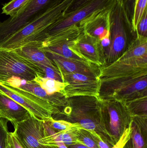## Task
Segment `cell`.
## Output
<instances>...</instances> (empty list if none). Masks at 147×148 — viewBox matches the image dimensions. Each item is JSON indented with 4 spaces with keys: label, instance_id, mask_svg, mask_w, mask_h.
<instances>
[{
    "label": "cell",
    "instance_id": "1",
    "mask_svg": "<svg viewBox=\"0 0 147 148\" xmlns=\"http://www.w3.org/2000/svg\"><path fill=\"white\" fill-rule=\"evenodd\" d=\"M58 115L65 116V120L67 121L77 123L92 135L99 136L112 147L115 144L104 127L98 97L75 96L67 98L66 105Z\"/></svg>",
    "mask_w": 147,
    "mask_h": 148
},
{
    "label": "cell",
    "instance_id": "2",
    "mask_svg": "<svg viewBox=\"0 0 147 148\" xmlns=\"http://www.w3.org/2000/svg\"><path fill=\"white\" fill-rule=\"evenodd\" d=\"M72 0H62L40 17L23 27L0 45V48L13 50L31 42H43L50 27L63 17Z\"/></svg>",
    "mask_w": 147,
    "mask_h": 148
},
{
    "label": "cell",
    "instance_id": "3",
    "mask_svg": "<svg viewBox=\"0 0 147 148\" xmlns=\"http://www.w3.org/2000/svg\"><path fill=\"white\" fill-rule=\"evenodd\" d=\"M110 32V44L104 50L105 66L120 58L137 37V34L133 29L121 0H115L112 7Z\"/></svg>",
    "mask_w": 147,
    "mask_h": 148
},
{
    "label": "cell",
    "instance_id": "4",
    "mask_svg": "<svg viewBox=\"0 0 147 148\" xmlns=\"http://www.w3.org/2000/svg\"><path fill=\"white\" fill-rule=\"evenodd\" d=\"M147 69V37L137 35L129 48L117 60L99 68L101 82Z\"/></svg>",
    "mask_w": 147,
    "mask_h": 148
},
{
    "label": "cell",
    "instance_id": "5",
    "mask_svg": "<svg viewBox=\"0 0 147 148\" xmlns=\"http://www.w3.org/2000/svg\"><path fill=\"white\" fill-rule=\"evenodd\" d=\"M147 96V69L101 82L98 98L127 103Z\"/></svg>",
    "mask_w": 147,
    "mask_h": 148
},
{
    "label": "cell",
    "instance_id": "6",
    "mask_svg": "<svg viewBox=\"0 0 147 148\" xmlns=\"http://www.w3.org/2000/svg\"><path fill=\"white\" fill-rule=\"evenodd\" d=\"M62 1L31 0L16 15L10 16L4 21H0V45Z\"/></svg>",
    "mask_w": 147,
    "mask_h": 148
},
{
    "label": "cell",
    "instance_id": "7",
    "mask_svg": "<svg viewBox=\"0 0 147 148\" xmlns=\"http://www.w3.org/2000/svg\"><path fill=\"white\" fill-rule=\"evenodd\" d=\"M99 100L104 127L116 144L131 125L132 116L123 102L114 99Z\"/></svg>",
    "mask_w": 147,
    "mask_h": 148
},
{
    "label": "cell",
    "instance_id": "8",
    "mask_svg": "<svg viewBox=\"0 0 147 148\" xmlns=\"http://www.w3.org/2000/svg\"><path fill=\"white\" fill-rule=\"evenodd\" d=\"M0 92L13 99L25 108L32 115L45 120L60 114L62 110L20 88L7 83L0 82Z\"/></svg>",
    "mask_w": 147,
    "mask_h": 148
},
{
    "label": "cell",
    "instance_id": "9",
    "mask_svg": "<svg viewBox=\"0 0 147 148\" xmlns=\"http://www.w3.org/2000/svg\"><path fill=\"white\" fill-rule=\"evenodd\" d=\"M39 72L12 50L0 48V82H7L12 77L33 80Z\"/></svg>",
    "mask_w": 147,
    "mask_h": 148
},
{
    "label": "cell",
    "instance_id": "10",
    "mask_svg": "<svg viewBox=\"0 0 147 148\" xmlns=\"http://www.w3.org/2000/svg\"><path fill=\"white\" fill-rule=\"evenodd\" d=\"M63 82L68 85L61 93L66 98L75 96L98 97L101 81L98 76L74 73L61 75Z\"/></svg>",
    "mask_w": 147,
    "mask_h": 148
},
{
    "label": "cell",
    "instance_id": "11",
    "mask_svg": "<svg viewBox=\"0 0 147 148\" xmlns=\"http://www.w3.org/2000/svg\"><path fill=\"white\" fill-rule=\"evenodd\" d=\"M68 46L75 55L83 60L99 67L106 65L104 50L100 41L89 35L81 31Z\"/></svg>",
    "mask_w": 147,
    "mask_h": 148
},
{
    "label": "cell",
    "instance_id": "12",
    "mask_svg": "<svg viewBox=\"0 0 147 148\" xmlns=\"http://www.w3.org/2000/svg\"><path fill=\"white\" fill-rule=\"evenodd\" d=\"M115 0H90L85 4L73 12L64 15L59 19L45 34L44 41L47 37L69 27L78 25L81 21L97 10L110 7Z\"/></svg>",
    "mask_w": 147,
    "mask_h": 148
},
{
    "label": "cell",
    "instance_id": "13",
    "mask_svg": "<svg viewBox=\"0 0 147 148\" xmlns=\"http://www.w3.org/2000/svg\"><path fill=\"white\" fill-rule=\"evenodd\" d=\"M14 128L16 134L26 148H58L57 145H47L41 142L45 135L43 120L31 115Z\"/></svg>",
    "mask_w": 147,
    "mask_h": 148
},
{
    "label": "cell",
    "instance_id": "14",
    "mask_svg": "<svg viewBox=\"0 0 147 148\" xmlns=\"http://www.w3.org/2000/svg\"><path fill=\"white\" fill-rule=\"evenodd\" d=\"M113 5L97 10L80 21L78 25L81 31L100 41L110 34V16Z\"/></svg>",
    "mask_w": 147,
    "mask_h": 148
},
{
    "label": "cell",
    "instance_id": "15",
    "mask_svg": "<svg viewBox=\"0 0 147 148\" xmlns=\"http://www.w3.org/2000/svg\"><path fill=\"white\" fill-rule=\"evenodd\" d=\"M7 83L11 86L20 88L36 96L37 97L59 108H64L66 105L67 98L61 93L48 94L34 80H27L17 77H12L7 81Z\"/></svg>",
    "mask_w": 147,
    "mask_h": 148
},
{
    "label": "cell",
    "instance_id": "16",
    "mask_svg": "<svg viewBox=\"0 0 147 148\" xmlns=\"http://www.w3.org/2000/svg\"><path fill=\"white\" fill-rule=\"evenodd\" d=\"M47 57L57 67L60 74L79 73L98 76L99 68L94 64L82 61L66 59L49 51H44Z\"/></svg>",
    "mask_w": 147,
    "mask_h": 148
},
{
    "label": "cell",
    "instance_id": "17",
    "mask_svg": "<svg viewBox=\"0 0 147 148\" xmlns=\"http://www.w3.org/2000/svg\"><path fill=\"white\" fill-rule=\"evenodd\" d=\"M42 43L31 42L12 50L20 58L36 69L40 76V68L41 66H45L57 69L53 62L47 57L44 50L41 48Z\"/></svg>",
    "mask_w": 147,
    "mask_h": 148
},
{
    "label": "cell",
    "instance_id": "18",
    "mask_svg": "<svg viewBox=\"0 0 147 148\" xmlns=\"http://www.w3.org/2000/svg\"><path fill=\"white\" fill-rule=\"evenodd\" d=\"M31 115L26 109L0 92V117L11 122L14 127Z\"/></svg>",
    "mask_w": 147,
    "mask_h": 148
},
{
    "label": "cell",
    "instance_id": "19",
    "mask_svg": "<svg viewBox=\"0 0 147 148\" xmlns=\"http://www.w3.org/2000/svg\"><path fill=\"white\" fill-rule=\"evenodd\" d=\"M130 137L123 148H147V116H132Z\"/></svg>",
    "mask_w": 147,
    "mask_h": 148
},
{
    "label": "cell",
    "instance_id": "20",
    "mask_svg": "<svg viewBox=\"0 0 147 148\" xmlns=\"http://www.w3.org/2000/svg\"><path fill=\"white\" fill-rule=\"evenodd\" d=\"M48 94L51 95L57 93H61V91L68 85L66 82L56 81L54 79L42 77L38 75L34 79Z\"/></svg>",
    "mask_w": 147,
    "mask_h": 148
},
{
    "label": "cell",
    "instance_id": "21",
    "mask_svg": "<svg viewBox=\"0 0 147 148\" xmlns=\"http://www.w3.org/2000/svg\"><path fill=\"white\" fill-rule=\"evenodd\" d=\"M125 103L132 116H147V96L135 98Z\"/></svg>",
    "mask_w": 147,
    "mask_h": 148
},
{
    "label": "cell",
    "instance_id": "22",
    "mask_svg": "<svg viewBox=\"0 0 147 148\" xmlns=\"http://www.w3.org/2000/svg\"><path fill=\"white\" fill-rule=\"evenodd\" d=\"M45 123L56 132L82 128L77 123H72L64 120H55L53 117L44 120Z\"/></svg>",
    "mask_w": 147,
    "mask_h": 148
},
{
    "label": "cell",
    "instance_id": "23",
    "mask_svg": "<svg viewBox=\"0 0 147 148\" xmlns=\"http://www.w3.org/2000/svg\"><path fill=\"white\" fill-rule=\"evenodd\" d=\"M31 0H11L4 4L2 8V14L10 16L16 15Z\"/></svg>",
    "mask_w": 147,
    "mask_h": 148
},
{
    "label": "cell",
    "instance_id": "24",
    "mask_svg": "<svg viewBox=\"0 0 147 148\" xmlns=\"http://www.w3.org/2000/svg\"><path fill=\"white\" fill-rule=\"evenodd\" d=\"M147 0H139L135 7L132 26L134 31L136 33L137 26L147 9Z\"/></svg>",
    "mask_w": 147,
    "mask_h": 148
},
{
    "label": "cell",
    "instance_id": "25",
    "mask_svg": "<svg viewBox=\"0 0 147 148\" xmlns=\"http://www.w3.org/2000/svg\"><path fill=\"white\" fill-rule=\"evenodd\" d=\"M77 137L79 143H82L89 148H99L87 130L80 128L77 130Z\"/></svg>",
    "mask_w": 147,
    "mask_h": 148
},
{
    "label": "cell",
    "instance_id": "26",
    "mask_svg": "<svg viewBox=\"0 0 147 148\" xmlns=\"http://www.w3.org/2000/svg\"><path fill=\"white\" fill-rule=\"evenodd\" d=\"M8 122L6 119L0 117V148L6 147V141L9 133Z\"/></svg>",
    "mask_w": 147,
    "mask_h": 148
},
{
    "label": "cell",
    "instance_id": "27",
    "mask_svg": "<svg viewBox=\"0 0 147 148\" xmlns=\"http://www.w3.org/2000/svg\"><path fill=\"white\" fill-rule=\"evenodd\" d=\"M124 5L125 11L131 24L133 18L135 7L139 0H121Z\"/></svg>",
    "mask_w": 147,
    "mask_h": 148
},
{
    "label": "cell",
    "instance_id": "28",
    "mask_svg": "<svg viewBox=\"0 0 147 148\" xmlns=\"http://www.w3.org/2000/svg\"><path fill=\"white\" fill-rule=\"evenodd\" d=\"M147 9L146 10L142 18L137 26L136 34L138 35L147 37Z\"/></svg>",
    "mask_w": 147,
    "mask_h": 148
},
{
    "label": "cell",
    "instance_id": "29",
    "mask_svg": "<svg viewBox=\"0 0 147 148\" xmlns=\"http://www.w3.org/2000/svg\"><path fill=\"white\" fill-rule=\"evenodd\" d=\"M131 127L130 126L125 130L119 140L111 148H123L129 139Z\"/></svg>",
    "mask_w": 147,
    "mask_h": 148
},
{
    "label": "cell",
    "instance_id": "30",
    "mask_svg": "<svg viewBox=\"0 0 147 148\" xmlns=\"http://www.w3.org/2000/svg\"><path fill=\"white\" fill-rule=\"evenodd\" d=\"M8 138L14 148H26L18 138L14 131L13 132H9Z\"/></svg>",
    "mask_w": 147,
    "mask_h": 148
},
{
    "label": "cell",
    "instance_id": "31",
    "mask_svg": "<svg viewBox=\"0 0 147 148\" xmlns=\"http://www.w3.org/2000/svg\"><path fill=\"white\" fill-rule=\"evenodd\" d=\"M89 1L90 0H73L66 12L65 15L77 10Z\"/></svg>",
    "mask_w": 147,
    "mask_h": 148
},
{
    "label": "cell",
    "instance_id": "32",
    "mask_svg": "<svg viewBox=\"0 0 147 148\" xmlns=\"http://www.w3.org/2000/svg\"><path fill=\"white\" fill-rule=\"evenodd\" d=\"M93 140L96 143L97 145L99 148H111L112 147L111 146L109 145L108 143L105 142L99 136H93L91 135Z\"/></svg>",
    "mask_w": 147,
    "mask_h": 148
},
{
    "label": "cell",
    "instance_id": "33",
    "mask_svg": "<svg viewBox=\"0 0 147 148\" xmlns=\"http://www.w3.org/2000/svg\"><path fill=\"white\" fill-rule=\"evenodd\" d=\"M110 43V34L106 36L103 39L100 41L101 46L103 48L104 50L109 46Z\"/></svg>",
    "mask_w": 147,
    "mask_h": 148
},
{
    "label": "cell",
    "instance_id": "34",
    "mask_svg": "<svg viewBox=\"0 0 147 148\" xmlns=\"http://www.w3.org/2000/svg\"><path fill=\"white\" fill-rule=\"evenodd\" d=\"M67 147L68 148H89L80 143H75Z\"/></svg>",
    "mask_w": 147,
    "mask_h": 148
},
{
    "label": "cell",
    "instance_id": "35",
    "mask_svg": "<svg viewBox=\"0 0 147 148\" xmlns=\"http://www.w3.org/2000/svg\"><path fill=\"white\" fill-rule=\"evenodd\" d=\"M54 144L57 145L59 148H68L65 144H64V143H54V144H52V145H54Z\"/></svg>",
    "mask_w": 147,
    "mask_h": 148
},
{
    "label": "cell",
    "instance_id": "36",
    "mask_svg": "<svg viewBox=\"0 0 147 148\" xmlns=\"http://www.w3.org/2000/svg\"><path fill=\"white\" fill-rule=\"evenodd\" d=\"M5 148H14L12 144L10 143V141L9 140L8 136L7 141H6V147Z\"/></svg>",
    "mask_w": 147,
    "mask_h": 148
}]
</instances>
